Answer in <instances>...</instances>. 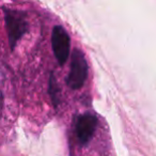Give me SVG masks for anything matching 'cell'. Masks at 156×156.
Wrapping results in <instances>:
<instances>
[{
    "label": "cell",
    "instance_id": "7a4b0ae2",
    "mask_svg": "<svg viewBox=\"0 0 156 156\" xmlns=\"http://www.w3.org/2000/svg\"><path fill=\"white\" fill-rule=\"evenodd\" d=\"M88 77V63L85 55L80 49H74L72 54L69 73L66 83L71 89L78 90L83 86Z\"/></svg>",
    "mask_w": 156,
    "mask_h": 156
},
{
    "label": "cell",
    "instance_id": "5b68a950",
    "mask_svg": "<svg viewBox=\"0 0 156 156\" xmlns=\"http://www.w3.org/2000/svg\"><path fill=\"white\" fill-rule=\"evenodd\" d=\"M48 90H49V95L52 103H54V106L57 107L59 104V101H60V98H59V92H60V90H59L56 78H55L52 73L50 74V77H49V88H48Z\"/></svg>",
    "mask_w": 156,
    "mask_h": 156
},
{
    "label": "cell",
    "instance_id": "3957f363",
    "mask_svg": "<svg viewBox=\"0 0 156 156\" xmlns=\"http://www.w3.org/2000/svg\"><path fill=\"white\" fill-rule=\"evenodd\" d=\"M51 47L54 55L59 64L63 65L66 62L71 49V39L62 26H55L51 32Z\"/></svg>",
    "mask_w": 156,
    "mask_h": 156
},
{
    "label": "cell",
    "instance_id": "6da1fadb",
    "mask_svg": "<svg viewBox=\"0 0 156 156\" xmlns=\"http://www.w3.org/2000/svg\"><path fill=\"white\" fill-rule=\"evenodd\" d=\"M5 24L8 39L12 49L28 31V22L24 14L11 9H5Z\"/></svg>",
    "mask_w": 156,
    "mask_h": 156
},
{
    "label": "cell",
    "instance_id": "277c9868",
    "mask_svg": "<svg viewBox=\"0 0 156 156\" xmlns=\"http://www.w3.org/2000/svg\"><path fill=\"white\" fill-rule=\"evenodd\" d=\"M98 126V119L92 113H85L78 117L75 125V132L78 142L87 145L91 141Z\"/></svg>",
    "mask_w": 156,
    "mask_h": 156
}]
</instances>
